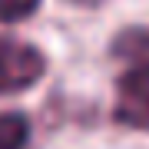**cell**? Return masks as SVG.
<instances>
[{
	"instance_id": "obj_1",
	"label": "cell",
	"mask_w": 149,
	"mask_h": 149,
	"mask_svg": "<svg viewBox=\"0 0 149 149\" xmlns=\"http://www.w3.org/2000/svg\"><path fill=\"white\" fill-rule=\"evenodd\" d=\"M43 70H47V60L37 47L17 37H0V96L30 90L43 76Z\"/></svg>"
},
{
	"instance_id": "obj_3",
	"label": "cell",
	"mask_w": 149,
	"mask_h": 149,
	"mask_svg": "<svg viewBox=\"0 0 149 149\" xmlns=\"http://www.w3.org/2000/svg\"><path fill=\"white\" fill-rule=\"evenodd\" d=\"M109 53L126 66H149V27H126L109 43Z\"/></svg>"
},
{
	"instance_id": "obj_4",
	"label": "cell",
	"mask_w": 149,
	"mask_h": 149,
	"mask_svg": "<svg viewBox=\"0 0 149 149\" xmlns=\"http://www.w3.org/2000/svg\"><path fill=\"white\" fill-rule=\"evenodd\" d=\"M30 139V123L20 113H0V149H23Z\"/></svg>"
},
{
	"instance_id": "obj_5",
	"label": "cell",
	"mask_w": 149,
	"mask_h": 149,
	"mask_svg": "<svg viewBox=\"0 0 149 149\" xmlns=\"http://www.w3.org/2000/svg\"><path fill=\"white\" fill-rule=\"evenodd\" d=\"M40 10V0H0V23H23Z\"/></svg>"
},
{
	"instance_id": "obj_2",
	"label": "cell",
	"mask_w": 149,
	"mask_h": 149,
	"mask_svg": "<svg viewBox=\"0 0 149 149\" xmlns=\"http://www.w3.org/2000/svg\"><path fill=\"white\" fill-rule=\"evenodd\" d=\"M113 116L129 129H149V66H126L116 80Z\"/></svg>"
},
{
	"instance_id": "obj_6",
	"label": "cell",
	"mask_w": 149,
	"mask_h": 149,
	"mask_svg": "<svg viewBox=\"0 0 149 149\" xmlns=\"http://www.w3.org/2000/svg\"><path fill=\"white\" fill-rule=\"evenodd\" d=\"M66 3H73V7H103L106 0H66Z\"/></svg>"
}]
</instances>
